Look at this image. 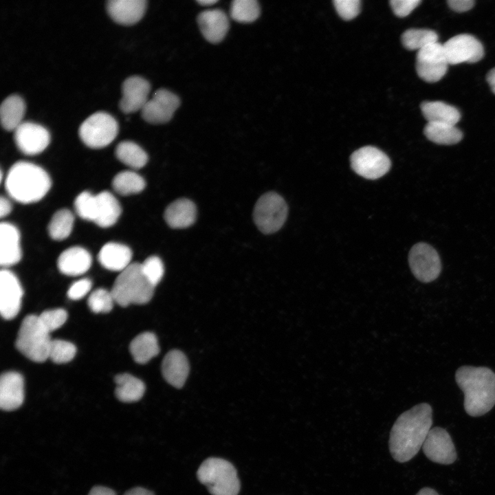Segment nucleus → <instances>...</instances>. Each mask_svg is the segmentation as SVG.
Returning <instances> with one entry per match:
<instances>
[{"label":"nucleus","mask_w":495,"mask_h":495,"mask_svg":"<svg viewBox=\"0 0 495 495\" xmlns=\"http://www.w3.org/2000/svg\"><path fill=\"white\" fill-rule=\"evenodd\" d=\"M196 206L188 199H179L168 206L164 212V219L172 228H186L195 221Z\"/></svg>","instance_id":"obj_25"},{"label":"nucleus","mask_w":495,"mask_h":495,"mask_svg":"<svg viewBox=\"0 0 495 495\" xmlns=\"http://www.w3.org/2000/svg\"><path fill=\"white\" fill-rule=\"evenodd\" d=\"M115 154L121 162L135 169L142 168L148 162L147 153L132 141L120 142L116 148Z\"/></svg>","instance_id":"obj_32"},{"label":"nucleus","mask_w":495,"mask_h":495,"mask_svg":"<svg viewBox=\"0 0 495 495\" xmlns=\"http://www.w3.org/2000/svg\"><path fill=\"white\" fill-rule=\"evenodd\" d=\"M260 6L256 0H234L230 8L231 17L239 23H251L260 15Z\"/></svg>","instance_id":"obj_36"},{"label":"nucleus","mask_w":495,"mask_h":495,"mask_svg":"<svg viewBox=\"0 0 495 495\" xmlns=\"http://www.w3.org/2000/svg\"><path fill=\"white\" fill-rule=\"evenodd\" d=\"M25 111V103L19 95H10L2 102L0 107V119L3 128L14 131L22 122Z\"/></svg>","instance_id":"obj_28"},{"label":"nucleus","mask_w":495,"mask_h":495,"mask_svg":"<svg viewBox=\"0 0 495 495\" xmlns=\"http://www.w3.org/2000/svg\"><path fill=\"white\" fill-rule=\"evenodd\" d=\"M76 349L72 343L63 340H52L49 358L57 364L67 363L75 356Z\"/></svg>","instance_id":"obj_38"},{"label":"nucleus","mask_w":495,"mask_h":495,"mask_svg":"<svg viewBox=\"0 0 495 495\" xmlns=\"http://www.w3.org/2000/svg\"><path fill=\"white\" fill-rule=\"evenodd\" d=\"M437 34L433 30L426 29H409L402 36L403 45L409 50L419 51L437 43Z\"/></svg>","instance_id":"obj_35"},{"label":"nucleus","mask_w":495,"mask_h":495,"mask_svg":"<svg viewBox=\"0 0 495 495\" xmlns=\"http://www.w3.org/2000/svg\"><path fill=\"white\" fill-rule=\"evenodd\" d=\"M91 282L88 278H82L74 283L67 291V296L72 300H79L90 291Z\"/></svg>","instance_id":"obj_44"},{"label":"nucleus","mask_w":495,"mask_h":495,"mask_svg":"<svg viewBox=\"0 0 495 495\" xmlns=\"http://www.w3.org/2000/svg\"><path fill=\"white\" fill-rule=\"evenodd\" d=\"M352 169L368 179H377L386 174L391 166L389 157L381 150L366 146L354 151L350 157Z\"/></svg>","instance_id":"obj_9"},{"label":"nucleus","mask_w":495,"mask_h":495,"mask_svg":"<svg viewBox=\"0 0 495 495\" xmlns=\"http://www.w3.org/2000/svg\"><path fill=\"white\" fill-rule=\"evenodd\" d=\"M116 396L122 402H134L140 400L145 391L144 384L138 378L122 373L115 377Z\"/></svg>","instance_id":"obj_30"},{"label":"nucleus","mask_w":495,"mask_h":495,"mask_svg":"<svg viewBox=\"0 0 495 495\" xmlns=\"http://www.w3.org/2000/svg\"><path fill=\"white\" fill-rule=\"evenodd\" d=\"M420 3V0H392L390 1L393 12L399 17L408 16Z\"/></svg>","instance_id":"obj_43"},{"label":"nucleus","mask_w":495,"mask_h":495,"mask_svg":"<svg viewBox=\"0 0 495 495\" xmlns=\"http://www.w3.org/2000/svg\"><path fill=\"white\" fill-rule=\"evenodd\" d=\"M89 495H116L115 492L110 488L103 486H96L93 487Z\"/></svg>","instance_id":"obj_47"},{"label":"nucleus","mask_w":495,"mask_h":495,"mask_svg":"<svg viewBox=\"0 0 495 495\" xmlns=\"http://www.w3.org/2000/svg\"><path fill=\"white\" fill-rule=\"evenodd\" d=\"M154 288L144 276L141 263H132L120 272L111 292L116 302L126 307L131 304L148 302L153 297Z\"/></svg>","instance_id":"obj_4"},{"label":"nucleus","mask_w":495,"mask_h":495,"mask_svg":"<svg viewBox=\"0 0 495 495\" xmlns=\"http://www.w3.org/2000/svg\"><path fill=\"white\" fill-rule=\"evenodd\" d=\"M132 252L126 245L109 242L104 244L100 249L98 259L104 268L122 272L131 263Z\"/></svg>","instance_id":"obj_24"},{"label":"nucleus","mask_w":495,"mask_h":495,"mask_svg":"<svg viewBox=\"0 0 495 495\" xmlns=\"http://www.w3.org/2000/svg\"><path fill=\"white\" fill-rule=\"evenodd\" d=\"M5 186L14 200L30 204L45 196L50 189L51 179L41 167L28 162H18L10 168Z\"/></svg>","instance_id":"obj_3"},{"label":"nucleus","mask_w":495,"mask_h":495,"mask_svg":"<svg viewBox=\"0 0 495 495\" xmlns=\"http://www.w3.org/2000/svg\"><path fill=\"white\" fill-rule=\"evenodd\" d=\"M14 132V139L17 148L28 155L43 152L50 142L49 131L36 123L23 122Z\"/></svg>","instance_id":"obj_15"},{"label":"nucleus","mask_w":495,"mask_h":495,"mask_svg":"<svg viewBox=\"0 0 495 495\" xmlns=\"http://www.w3.org/2000/svg\"><path fill=\"white\" fill-rule=\"evenodd\" d=\"M199 481L212 495H237L241 485L234 465L216 457L206 459L197 470Z\"/></svg>","instance_id":"obj_5"},{"label":"nucleus","mask_w":495,"mask_h":495,"mask_svg":"<svg viewBox=\"0 0 495 495\" xmlns=\"http://www.w3.org/2000/svg\"><path fill=\"white\" fill-rule=\"evenodd\" d=\"M129 351L136 362L145 364L160 351L157 337L151 332L142 333L131 342Z\"/></svg>","instance_id":"obj_29"},{"label":"nucleus","mask_w":495,"mask_h":495,"mask_svg":"<svg viewBox=\"0 0 495 495\" xmlns=\"http://www.w3.org/2000/svg\"><path fill=\"white\" fill-rule=\"evenodd\" d=\"M443 45L448 62L450 65L474 63L479 61L484 55L481 43L470 34L456 35Z\"/></svg>","instance_id":"obj_13"},{"label":"nucleus","mask_w":495,"mask_h":495,"mask_svg":"<svg viewBox=\"0 0 495 495\" xmlns=\"http://www.w3.org/2000/svg\"><path fill=\"white\" fill-rule=\"evenodd\" d=\"M12 210V205L8 199L1 197L0 198V217H6Z\"/></svg>","instance_id":"obj_46"},{"label":"nucleus","mask_w":495,"mask_h":495,"mask_svg":"<svg viewBox=\"0 0 495 495\" xmlns=\"http://www.w3.org/2000/svg\"><path fill=\"white\" fill-rule=\"evenodd\" d=\"M118 133V124L110 114L98 111L80 124L78 134L82 142L91 148H101L111 144Z\"/></svg>","instance_id":"obj_7"},{"label":"nucleus","mask_w":495,"mask_h":495,"mask_svg":"<svg viewBox=\"0 0 495 495\" xmlns=\"http://www.w3.org/2000/svg\"><path fill=\"white\" fill-rule=\"evenodd\" d=\"M50 332L38 316L29 315L21 322L15 342L16 348L26 358L36 362L49 358L52 339Z\"/></svg>","instance_id":"obj_6"},{"label":"nucleus","mask_w":495,"mask_h":495,"mask_svg":"<svg viewBox=\"0 0 495 495\" xmlns=\"http://www.w3.org/2000/svg\"><path fill=\"white\" fill-rule=\"evenodd\" d=\"M96 195L83 191L74 201V208L78 215L83 219L94 222L96 215Z\"/></svg>","instance_id":"obj_37"},{"label":"nucleus","mask_w":495,"mask_h":495,"mask_svg":"<svg viewBox=\"0 0 495 495\" xmlns=\"http://www.w3.org/2000/svg\"><path fill=\"white\" fill-rule=\"evenodd\" d=\"M432 424V409L427 403L415 405L402 413L390 432L389 450L393 459L404 463L422 447Z\"/></svg>","instance_id":"obj_1"},{"label":"nucleus","mask_w":495,"mask_h":495,"mask_svg":"<svg viewBox=\"0 0 495 495\" xmlns=\"http://www.w3.org/2000/svg\"><path fill=\"white\" fill-rule=\"evenodd\" d=\"M447 3L452 10L458 12H466L474 5L473 0H448Z\"/></svg>","instance_id":"obj_45"},{"label":"nucleus","mask_w":495,"mask_h":495,"mask_svg":"<svg viewBox=\"0 0 495 495\" xmlns=\"http://www.w3.org/2000/svg\"><path fill=\"white\" fill-rule=\"evenodd\" d=\"M416 495H439V494L432 488L424 487Z\"/></svg>","instance_id":"obj_50"},{"label":"nucleus","mask_w":495,"mask_h":495,"mask_svg":"<svg viewBox=\"0 0 495 495\" xmlns=\"http://www.w3.org/2000/svg\"><path fill=\"white\" fill-rule=\"evenodd\" d=\"M197 2L201 6H211L217 2V0H197Z\"/></svg>","instance_id":"obj_51"},{"label":"nucleus","mask_w":495,"mask_h":495,"mask_svg":"<svg viewBox=\"0 0 495 495\" xmlns=\"http://www.w3.org/2000/svg\"><path fill=\"white\" fill-rule=\"evenodd\" d=\"M124 495H154V494L145 488L137 487L129 490Z\"/></svg>","instance_id":"obj_48"},{"label":"nucleus","mask_w":495,"mask_h":495,"mask_svg":"<svg viewBox=\"0 0 495 495\" xmlns=\"http://www.w3.org/2000/svg\"><path fill=\"white\" fill-rule=\"evenodd\" d=\"M179 105L180 100L177 95L167 89H160L148 100L141 110V115L148 123L164 124L171 120Z\"/></svg>","instance_id":"obj_12"},{"label":"nucleus","mask_w":495,"mask_h":495,"mask_svg":"<svg viewBox=\"0 0 495 495\" xmlns=\"http://www.w3.org/2000/svg\"><path fill=\"white\" fill-rule=\"evenodd\" d=\"M333 4L338 14L344 20L355 18L360 10L359 0H335Z\"/></svg>","instance_id":"obj_42"},{"label":"nucleus","mask_w":495,"mask_h":495,"mask_svg":"<svg viewBox=\"0 0 495 495\" xmlns=\"http://www.w3.org/2000/svg\"><path fill=\"white\" fill-rule=\"evenodd\" d=\"M141 267L146 278L154 287L160 282L164 274V264L156 256L148 257L141 263Z\"/></svg>","instance_id":"obj_40"},{"label":"nucleus","mask_w":495,"mask_h":495,"mask_svg":"<svg viewBox=\"0 0 495 495\" xmlns=\"http://www.w3.org/2000/svg\"><path fill=\"white\" fill-rule=\"evenodd\" d=\"M424 133L432 142L442 145H452L460 142L462 132L455 125L430 123L425 126Z\"/></svg>","instance_id":"obj_31"},{"label":"nucleus","mask_w":495,"mask_h":495,"mask_svg":"<svg viewBox=\"0 0 495 495\" xmlns=\"http://www.w3.org/2000/svg\"><path fill=\"white\" fill-rule=\"evenodd\" d=\"M74 221V217L69 210L63 208L58 210L49 223V235L56 241L67 239L72 231Z\"/></svg>","instance_id":"obj_34"},{"label":"nucleus","mask_w":495,"mask_h":495,"mask_svg":"<svg viewBox=\"0 0 495 495\" xmlns=\"http://www.w3.org/2000/svg\"><path fill=\"white\" fill-rule=\"evenodd\" d=\"M287 206L278 193L263 195L254 206L253 217L257 228L264 234H272L281 228L287 216Z\"/></svg>","instance_id":"obj_8"},{"label":"nucleus","mask_w":495,"mask_h":495,"mask_svg":"<svg viewBox=\"0 0 495 495\" xmlns=\"http://www.w3.org/2000/svg\"><path fill=\"white\" fill-rule=\"evenodd\" d=\"M38 318L44 327L50 333L60 328L67 319V313L63 309L43 311Z\"/></svg>","instance_id":"obj_41"},{"label":"nucleus","mask_w":495,"mask_h":495,"mask_svg":"<svg viewBox=\"0 0 495 495\" xmlns=\"http://www.w3.org/2000/svg\"><path fill=\"white\" fill-rule=\"evenodd\" d=\"M21 258L20 234L12 224H0V264L9 267L17 263Z\"/></svg>","instance_id":"obj_21"},{"label":"nucleus","mask_w":495,"mask_h":495,"mask_svg":"<svg viewBox=\"0 0 495 495\" xmlns=\"http://www.w3.org/2000/svg\"><path fill=\"white\" fill-rule=\"evenodd\" d=\"M422 449L426 457L437 463L452 464L457 458L456 449L449 433L441 427L430 429Z\"/></svg>","instance_id":"obj_14"},{"label":"nucleus","mask_w":495,"mask_h":495,"mask_svg":"<svg viewBox=\"0 0 495 495\" xmlns=\"http://www.w3.org/2000/svg\"><path fill=\"white\" fill-rule=\"evenodd\" d=\"M91 265V256L85 248L74 246L64 250L58 256L59 271L67 276H78L85 273Z\"/></svg>","instance_id":"obj_22"},{"label":"nucleus","mask_w":495,"mask_h":495,"mask_svg":"<svg viewBox=\"0 0 495 495\" xmlns=\"http://www.w3.org/2000/svg\"><path fill=\"white\" fill-rule=\"evenodd\" d=\"M24 399L23 376L15 371L3 373L0 378V407L6 411L19 408Z\"/></svg>","instance_id":"obj_18"},{"label":"nucleus","mask_w":495,"mask_h":495,"mask_svg":"<svg viewBox=\"0 0 495 495\" xmlns=\"http://www.w3.org/2000/svg\"><path fill=\"white\" fill-rule=\"evenodd\" d=\"M23 289L17 277L10 270L0 272V312L6 320L14 318L19 312Z\"/></svg>","instance_id":"obj_16"},{"label":"nucleus","mask_w":495,"mask_h":495,"mask_svg":"<svg viewBox=\"0 0 495 495\" xmlns=\"http://www.w3.org/2000/svg\"><path fill=\"white\" fill-rule=\"evenodd\" d=\"M113 190L122 195L137 194L142 191L146 182L139 174L131 170L118 173L112 180Z\"/></svg>","instance_id":"obj_33"},{"label":"nucleus","mask_w":495,"mask_h":495,"mask_svg":"<svg viewBox=\"0 0 495 495\" xmlns=\"http://www.w3.org/2000/svg\"><path fill=\"white\" fill-rule=\"evenodd\" d=\"M147 6L146 0H109L107 10L116 23L131 25L138 23L144 16Z\"/></svg>","instance_id":"obj_20"},{"label":"nucleus","mask_w":495,"mask_h":495,"mask_svg":"<svg viewBox=\"0 0 495 495\" xmlns=\"http://www.w3.org/2000/svg\"><path fill=\"white\" fill-rule=\"evenodd\" d=\"M162 371L168 384L176 388L182 387L189 373L186 357L177 350L169 351L162 361Z\"/></svg>","instance_id":"obj_23"},{"label":"nucleus","mask_w":495,"mask_h":495,"mask_svg":"<svg viewBox=\"0 0 495 495\" xmlns=\"http://www.w3.org/2000/svg\"><path fill=\"white\" fill-rule=\"evenodd\" d=\"M421 110L430 123L455 125L461 118L456 108L441 101L424 102L421 104Z\"/></svg>","instance_id":"obj_27"},{"label":"nucleus","mask_w":495,"mask_h":495,"mask_svg":"<svg viewBox=\"0 0 495 495\" xmlns=\"http://www.w3.org/2000/svg\"><path fill=\"white\" fill-rule=\"evenodd\" d=\"M150 91L151 85L145 78L138 76L129 77L122 85L120 110L124 113L141 111L148 100Z\"/></svg>","instance_id":"obj_17"},{"label":"nucleus","mask_w":495,"mask_h":495,"mask_svg":"<svg viewBox=\"0 0 495 495\" xmlns=\"http://www.w3.org/2000/svg\"><path fill=\"white\" fill-rule=\"evenodd\" d=\"M97 206L94 223L102 228H109L118 220L122 208L119 201L109 191H102L96 195Z\"/></svg>","instance_id":"obj_26"},{"label":"nucleus","mask_w":495,"mask_h":495,"mask_svg":"<svg viewBox=\"0 0 495 495\" xmlns=\"http://www.w3.org/2000/svg\"><path fill=\"white\" fill-rule=\"evenodd\" d=\"M448 65L441 43H434L417 52L416 71L426 82H435L441 80L446 74Z\"/></svg>","instance_id":"obj_11"},{"label":"nucleus","mask_w":495,"mask_h":495,"mask_svg":"<svg viewBox=\"0 0 495 495\" xmlns=\"http://www.w3.org/2000/svg\"><path fill=\"white\" fill-rule=\"evenodd\" d=\"M412 273L421 282L430 283L439 275L441 265L439 256L431 245L418 243L412 246L408 254Z\"/></svg>","instance_id":"obj_10"},{"label":"nucleus","mask_w":495,"mask_h":495,"mask_svg":"<svg viewBox=\"0 0 495 495\" xmlns=\"http://www.w3.org/2000/svg\"><path fill=\"white\" fill-rule=\"evenodd\" d=\"M197 23L202 35L211 43L221 42L229 29L228 18L219 9L203 11L197 16Z\"/></svg>","instance_id":"obj_19"},{"label":"nucleus","mask_w":495,"mask_h":495,"mask_svg":"<svg viewBox=\"0 0 495 495\" xmlns=\"http://www.w3.org/2000/svg\"><path fill=\"white\" fill-rule=\"evenodd\" d=\"M486 80L490 86L491 90L495 94V67L488 72Z\"/></svg>","instance_id":"obj_49"},{"label":"nucleus","mask_w":495,"mask_h":495,"mask_svg":"<svg viewBox=\"0 0 495 495\" xmlns=\"http://www.w3.org/2000/svg\"><path fill=\"white\" fill-rule=\"evenodd\" d=\"M455 380L464 394L468 415L482 416L495 405V373L490 368L462 366L456 371Z\"/></svg>","instance_id":"obj_2"},{"label":"nucleus","mask_w":495,"mask_h":495,"mask_svg":"<svg viewBox=\"0 0 495 495\" xmlns=\"http://www.w3.org/2000/svg\"><path fill=\"white\" fill-rule=\"evenodd\" d=\"M115 302L111 292L99 288L94 290L89 296L87 304L89 309L94 313H108Z\"/></svg>","instance_id":"obj_39"}]
</instances>
